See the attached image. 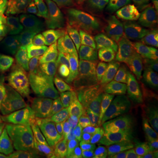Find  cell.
I'll return each mask as SVG.
<instances>
[{
    "mask_svg": "<svg viewBox=\"0 0 158 158\" xmlns=\"http://www.w3.org/2000/svg\"><path fill=\"white\" fill-rule=\"evenodd\" d=\"M97 19L96 34L91 38L93 54L99 58L123 57L130 49V37L118 14L104 0H90Z\"/></svg>",
    "mask_w": 158,
    "mask_h": 158,
    "instance_id": "cell-1",
    "label": "cell"
},
{
    "mask_svg": "<svg viewBox=\"0 0 158 158\" xmlns=\"http://www.w3.org/2000/svg\"><path fill=\"white\" fill-rule=\"evenodd\" d=\"M39 40L48 59L66 62L74 67L89 59V48L81 39L65 28L41 29Z\"/></svg>",
    "mask_w": 158,
    "mask_h": 158,
    "instance_id": "cell-2",
    "label": "cell"
},
{
    "mask_svg": "<svg viewBox=\"0 0 158 158\" xmlns=\"http://www.w3.org/2000/svg\"><path fill=\"white\" fill-rule=\"evenodd\" d=\"M63 0H17L14 6L11 28L14 31L45 27Z\"/></svg>",
    "mask_w": 158,
    "mask_h": 158,
    "instance_id": "cell-3",
    "label": "cell"
},
{
    "mask_svg": "<svg viewBox=\"0 0 158 158\" xmlns=\"http://www.w3.org/2000/svg\"><path fill=\"white\" fill-rule=\"evenodd\" d=\"M113 87L118 105L135 107L155 106L150 90L134 64L115 80Z\"/></svg>",
    "mask_w": 158,
    "mask_h": 158,
    "instance_id": "cell-4",
    "label": "cell"
},
{
    "mask_svg": "<svg viewBox=\"0 0 158 158\" xmlns=\"http://www.w3.org/2000/svg\"><path fill=\"white\" fill-rule=\"evenodd\" d=\"M3 93L8 101L18 107L28 110L40 93L37 70H22L5 80Z\"/></svg>",
    "mask_w": 158,
    "mask_h": 158,
    "instance_id": "cell-5",
    "label": "cell"
},
{
    "mask_svg": "<svg viewBox=\"0 0 158 158\" xmlns=\"http://www.w3.org/2000/svg\"><path fill=\"white\" fill-rule=\"evenodd\" d=\"M133 65L132 60L123 57L98 58L85 64L91 83V90H100L113 84Z\"/></svg>",
    "mask_w": 158,
    "mask_h": 158,
    "instance_id": "cell-6",
    "label": "cell"
},
{
    "mask_svg": "<svg viewBox=\"0 0 158 158\" xmlns=\"http://www.w3.org/2000/svg\"><path fill=\"white\" fill-rule=\"evenodd\" d=\"M12 41L18 69L21 70L35 69L48 60V55L37 34L18 31L12 35Z\"/></svg>",
    "mask_w": 158,
    "mask_h": 158,
    "instance_id": "cell-7",
    "label": "cell"
},
{
    "mask_svg": "<svg viewBox=\"0 0 158 158\" xmlns=\"http://www.w3.org/2000/svg\"><path fill=\"white\" fill-rule=\"evenodd\" d=\"M113 85H108L99 90L87 108L79 113L78 127L113 121L117 110Z\"/></svg>",
    "mask_w": 158,
    "mask_h": 158,
    "instance_id": "cell-8",
    "label": "cell"
},
{
    "mask_svg": "<svg viewBox=\"0 0 158 158\" xmlns=\"http://www.w3.org/2000/svg\"><path fill=\"white\" fill-rule=\"evenodd\" d=\"M30 116L34 130L52 143H57L59 118L56 112L53 94L41 91L30 108Z\"/></svg>",
    "mask_w": 158,
    "mask_h": 158,
    "instance_id": "cell-9",
    "label": "cell"
},
{
    "mask_svg": "<svg viewBox=\"0 0 158 158\" xmlns=\"http://www.w3.org/2000/svg\"><path fill=\"white\" fill-rule=\"evenodd\" d=\"M139 124V148L133 158H150L156 148L157 113L155 106L136 107Z\"/></svg>",
    "mask_w": 158,
    "mask_h": 158,
    "instance_id": "cell-10",
    "label": "cell"
},
{
    "mask_svg": "<svg viewBox=\"0 0 158 158\" xmlns=\"http://www.w3.org/2000/svg\"><path fill=\"white\" fill-rule=\"evenodd\" d=\"M116 131L112 122L78 127L77 137L86 147L95 152L108 156L113 147Z\"/></svg>",
    "mask_w": 158,
    "mask_h": 158,
    "instance_id": "cell-11",
    "label": "cell"
},
{
    "mask_svg": "<svg viewBox=\"0 0 158 158\" xmlns=\"http://www.w3.org/2000/svg\"><path fill=\"white\" fill-rule=\"evenodd\" d=\"M133 27L135 47L158 60V19L140 16L134 20Z\"/></svg>",
    "mask_w": 158,
    "mask_h": 158,
    "instance_id": "cell-12",
    "label": "cell"
},
{
    "mask_svg": "<svg viewBox=\"0 0 158 158\" xmlns=\"http://www.w3.org/2000/svg\"><path fill=\"white\" fill-rule=\"evenodd\" d=\"M92 90L73 91L64 86L53 92V99L58 118L69 113H79L85 110L95 97Z\"/></svg>",
    "mask_w": 158,
    "mask_h": 158,
    "instance_id": "cell-13",
    "label": "cell"
},
{
    "mask_svg": "<svg viewBox=\"0 0 158 158\" xmlns=\"http://www.w3.org/2000/svg\"><path fill=\"white\" fill-rule=\"evenodd\" d=\"M74 68L73 65L66 62L48 59L37 69V78L40 90L53 94L55 90L64 85L67 75Z\"/></svg>",
    "mask_w": 158,
    "mask_h": 158,
    "instance_id": "cell-14",
    "label": "cell"
},
{
    "mask_svg": "<svg viewBox=\"0 0 158 158\" xmlns=\"http://www.w3.org/2000/svg\"><path fill=\"white\" fill-rule=\"evenodd\" d=\"M28 124L24 113L0 107V143L9 144L17 140Z\"/></svg>",
    "mask_w": 158,
    "mask_h": 158,
    "instance_id": "cell-15",
    "label": "cell"
},
{
    "mask_svg": "<svg viewBox=\"0 0 158 158\" xmlns=\"http://www.w3.org/2000/svg\"><path fill=\"white\" fill-rule=\"evenodd\" d=\"M132 62L148 85L154 102L158 100V63L156 59L135 47Z\"/></svg>",
    "mask_w": 158,
    "mask_h": 158,
    "instance_id": "cell-16",
    "label": "cell"
},
{
    "mask_svg": "<svg viewBox=\"0 0 158 158\" xmlns=\"http://www.w3.org/2000/svg\"><path fill=\"white\" fill-rule=\"evenodd\" d=\"M52 142L34 131L28 134L15 153V158H57Z\"/></svg>",
    "mask_w": 158,
    "mask_h": 158,
    "instance_id": "cell-17",
    "label": "cell"
},
{
    "mask_svg": "<svg viewBox=\"0 0 158 158\" xmlns=\"http://www.w3.org/2000/svg\"><path fill=\"white\" fill-rule=\"evenodd\" d=\"M75 18L73 31L77 34H85L90 39L94 37L97 30L95 12L86 0H67Z\"/></svg>",
    "mask_w": 158,
    "mask_h": 158,
    "instance_id": "cell-18",
    "label": "cell"
},
{
    "mask_svg": "<svg viewBox=\"0 0 158 158\" xmlns=\"http://www.w3.org/2000/svg\"><path fill=\"white\" fill-rule=\"evenodd\" d=\"M12 35L7 28L0 29V73L10 72L17 64Z\"/></svg>",
    "mask_w": 158,
    "mask_h": 158,
    "instance_id": "cell-19",
    "label": "cell"
},
{
    "mask_svg": "<svg viewBox=\"0 0 158 158\" xmlns=\"http://www.w3.org/2000/svg\"><path fill=\"white\" fill-rule=\"evenodd\" d=\"M79 113H69L60 118L57 125L58 146L68 145L76 139L78 129Z\"/></svg>",
    "mask_w": 158,
    "mask_h": 158,
    "instance_id": "cell-20",
    "label": "cell"
},
{
    "mask_svg": "<svg viewBox=\"0 0 158 158\" xmlns=\"http://www.w3.org/2000/svg\"><path fill=\"white\" fill-rule=\"evenodd\" d=\"M57 158H107V156L95 152L83 144L77 135L76 139L68 145L58 146Z\"/></svg>",
    "mask_w": 158,
    "mask_h": 158,
    "instance_id": "cell-21",
    "label": "cell"
},
{
    "mask_svg": "<svg viewBox=\"0 0 158 158\" xmlns=\"http://www.w3.org/2000/svg\"><path fill=\"white\" fill-rule=\"evenodd\" d=\"M113 124L116 132L121 128H127L133 131L139 137V124L136 107L135 106H127L118 104Z\"/></svg>",
    "mask_w": 158,
    "mask_h": 158,
    "instance_id": "cell-22",
    "label": "cell"
},
{
    "mask_svg": "<svg viewBox=\"0 0 158 158\" xmlns=\"http://www.w3.org/2000/svg\"><path fill=\"white\" fill-rule=\"evenodd\" d=\"M118 15L141 14L149 8L148 0H104Z\"/></svg>",
    "mask_w": 158,
    "mask_h": 158,
    "instance_id": "cell-23",
    "label": "cell"
},
{
    "mask_svg": "<svg viewBox=\"0 0 158 158\" xmlns=\"http://www.w3.org/2000/svg\"><path fill=\"white\" fill-rule=\"evenodd\" d=\"M63 86L66 89L73 91L91 90L90 77L85 68L82 67H75L69 72Z\"/></svg>",
    "mask_w": 158,
    "mask_h": 158,
    "instance_id": "cell-24",
    "label": "cell"
},
{
    "mask_svg": "<svg viewBox=\"0 0 158 158\" xmlns=\"http://www.w3.org/2000/svg\"><path fill=\"white\" fill-rule=\"evenodd\" d=\"M116 136V143L120 151L128 155L135 156L139 148V137L129 129H118Z\"/></svg>",
    "mask_w": 158,
    "mask_h": 158,
    "instance_id": "cell-25",
    "label": "cell"
},
{
    "mask_svg": "<svg viewBox=\"0 0 158 158\" xmlns=\"http://www.w3.org/2000/svg\"><path fill=\"white\" fill-rule=\"evenodd\" d=\"M52 22L58 27L65 29H74L75 27V18L73 11L69 5L67 0H63L55 12Z\"/></svg>",
    "mask_w": 158,
    "mask_h": 158,
    "instance_id": "cell-26",
    "label": "cell"
},
{
    "mask_svg": "<svg viewBox=\"0 0 158 158\" xmlns=\"http://www.w3.org/2000/svg\"><path fill=\"white\" fill-rule=\"evenodd\" d=\"M15 0H0V29L7 28L14 12Z\"/></svg>",
    "mask_w": 158,
    "mask_h": 158,
    "instance_id": "cell-27",
    "label": "cell"
},
{
    "mask_svg": "<svg viewBox=\"0 0 158 158\" xmlns=\"http://www.w3.org/2000/svg\"><path fill=\"white\" fill-rule=\"evenodd\" d=\"M150 158H158V124H157V135H156V151L153 154V156Z\"/></svg>",
    "mask_w": 158,
    "mask_h": 158,
    "instance_id": "cell-28",
    "label": "cell"
},
{
    "mask_svg": "<svg viewBox=\"0 0 158 158\" xmlns=\"http://www.w3.org/2000/svg\"><path fill=\"white\" fill-rule=\"evenodd\" d=\"M107 158H124V157H122L121 156H119V155L117 154L116 152H111L108 154Z\"/></svg>",
    "mask_w": 158,
    "mask_h": 158,
    "instance_id": "cell-29",
    "label": "cell"
},
{
    "mask_svg": "<svg viewBox=\"0 0 158 158\" xmlns=\"http://www.w3.org/2000/svg\"><path fill=\"white\" fill-rule=\"evenodd\" d=\"M150 6H152L155 9L158 10V0H148Z\"/></svg>",
    "mask_w": 158,
    "mask_h": 158,
    "instance_id": "cell-30",
    "label": "cell"
},
{
    "mask_svg": "<svg viewBox=\"0 0 158 158\" xmlns=\"http://www.w3.org/2000/svg\"><path fill=\"white\" fill-rule=\"evenodd\" d=\"M0 158H9V156H8L7 153L3 151V152L0 153Z\"/></svg>",
    "mask_w": 158,
    "mask_h": 158,
    "instance_id": "cell-31",
    "label": "cell"
},
{
    "mask_svg": "<svg viewBox=\"0 0 158 158\" xmlns=\"http://www.w3.org/2000/svg\"><path fill=\"white\" fill-rule=\"evenodd\" d=\"M6 78V73H0V83H2L3 81H5V79Z\"/></svg>",
    "mask_w": 158,
    "mask_h": 158,
    "instance_id": "cell-32",
    "label": "cell"
},
{
    "mask_svg": "<svg viewBox=\"0 0 158 158\" xmlns=\"http://www.w3.org/2000/svg\"><path fill=\"white\" fill-rule=\"evenodd\" d=\"M156 105H157V113H158V100L157 102H156Z\"/></svg>",
    "mask_w": 158,
    "mask_h": 158,
    "instance_id": "cell-33",
    "label": "cell"
}]
</instances>
